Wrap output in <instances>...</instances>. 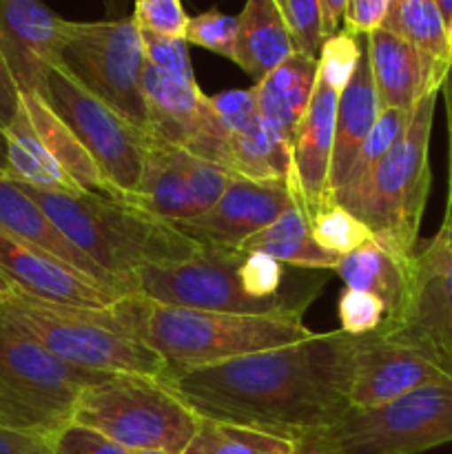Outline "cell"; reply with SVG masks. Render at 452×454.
<instances>
[{"label": "cell", "instance_id": "1", "mask_svg": "<svg viewBox=\"0 0 452 454\" xmlns=\"http://www.w3.org/2000/svg\"><path fill=\"white\" fill-rule=\"evenodd\" d=\"M357 337L344 331L168 375L164 384L202 419L301 442L350 411Z\"/></svg>", "mask_w": 452, "mask_h": 454}, {"label": "cell", "instance_id": "2", "mask_svg": "<svg viewBox=\"0 0 452 454\" xmlns=\"http://www.w3.org/2000/svg\"><path fill=\"white\" fill-rule=\"evenodd\" d=\"M22 186V184H20ZM75 248L133 293V273L173 266L204 251V244L168 222L122 200L93 193H56L22 186Z\"/></svg>", "mask_w": 452, "mask_h": 454}, {"label": "cell", "instance_id": "3", "mask_svg": "<svg viewBox=\"0 0 452 454\" xmlns=\"http://www.w3.org/2000/svg\"><path fill=\"white\" fill-rule=\"evenodd\" d=\"M115 310L124 326L164 359L168 375L295 344L313 335L301 319L184 309L142 295L124 297Z\"/></svg>", "mask_w": 452, "mask_h": 454}, {"label": "cell", "instance_id": "4", "mask_svg": "<svg viewBox=\"0 0 452 454\" xmlns=\"http://www.w3.org/2000/svg\"><path fill=\"white\" fill-rule=\"evenodd\" d=\"M0 319L38 341L62 362L97 375H140L162 380L167 364L122 324L120 313L74 309L34 300L0 278Z\"/></svg>", "mask_w": 452, "mask_h": 454}, {"label": "cell", "instance_id": "5", "mask_svg": "<svg viewBox=\"0 0 452 454\" xmlns=\"http://www.w3.org/2000/svg\"><path fill=\"white\" fill-rule=\"evenodd\" d=\"M439 91L428 93L412 109L410 122L397 145L370 176L331 200L353 213L372 239L399 257H412L419 247V226L430 193V133Z\"/></svg>", "mask_w": 452, "mask_h": 454}, {"label": "cell", "instance_id": "6", "mask_svg": "<svg viewBox=\"0 0 452 454\" xmlns=\"http://www.w3.org/2000/svg\"><path fill=\"white\" fill-rule=\"evenodd\" d=\"M105 377L62 362L0 319V428L53 442L74 424L84 390Z\"/></svg>", "mask_w": 452, "mask_h": 454}, {"label": "cell", "instance_id": "7", "mask_svg": "<svg viewBox=\"0 0 452 454\" xmlns=\"http://www.w3.org/2000/svg\"><path fill=\"white\" fill-rule=\"evenodd\" d=\"M74 424L97 430L129 452L182 454L198 430L199 417L162 380L106 375L84 390Z\"/></svg>", "mask_w": 452, "mask_h": 454}, {"label": "cell", "instance_id": "8", "mask_svg": "<svg viewBox=\"0 0 452 454\" xmlns=\"http://www.w3.org/2000/svg\"><path fill=\"white\" fill-rule=\"evenodd\" d=\"M35 93L74 131L120 198L136 204L153 136L87 91L60 65L44 71Z\"/></svg>", "mask_w": 452, "mask_h": 454}, {"label": "cell", "instance_id": "9", "mask_svg": "<svg viewBox=\"0 0 452 454\" xmlns=\"http://www.w3.org/2000/svg\"><path fill=\"white\" fill-rule=\"evenodd\" d=\"M339 454H419L452 442V380L421 386L377 408H350L315 434Z\"/></svg>", "mask_w": 452, "mask_h": 454}, {"label": "cell", "instance_id": "10", "mask_svg": "<svg viewBox=\"0 0 452 454\" xmlns=\"http://www.w3.org/2000/svg\"><path fill=\"white\" fill-rule=\"evenodd\" d=\"M60 67L87 91L149 131V109L142 93L144 49L133 18L65 25Z\"/></svg>", "mask_w": 452, "mask_h": 454}, {"label": "cell", "instance_id": "11", "mask_svg": "<svg viewBox=\"0 0 452 454\" xmlns=\"http://www.w3.org/2000/svg\"><path fill=\"white\" fill-rule=\"evenodd\" d=\"M244 251L207 247L199 255L173 266H151L133 273V293L160 304L235 315L301 319V310L253 300L239 279Z\"/></svg>", "mask_w": 452, "mask_h": 454}, {"label": "cell", "instance_id": "12", "mask_svg": "<svg viewBox=\"0 0 452 454\" xmlns=\"http://www.w3.org/2000/svg\"><path fill=\"white\" fill-rule=\"evenodd\" d=\"M142 93L149 109L151 136L182 146L230 176L226 131L217 120L211 98L204 96L195 78L167 74L144 60Z\"/></svg>", "mask_w": 452, "mask_h": 454}, {"label": "cell", "instance_id": "13", "mask_svg": "<svg viewBox=\"0 0 452 454\" xmlns=\"http://www.w3.org/2000/svg\"><path fill=\"white\" fill-rule=\"evenodd\" d=\"M233 176L186 149L151 137L140 195L133 207L168 224L204 215L222 198Z\"/></svg>", "mask_w": 452, "mask_h": 454}, {"label": "cell", "instance_id": "14", "mask_svg": "<svg viewBox=\"0 0 452 454\" xmlns=\"http://www.w3.org/2000/svg\"><path fill=\"white\" fill-rule=\"evenodd\" d=\"M452 380V371L428 348L397 331L377 328L357 337L350 408H377L421 386Z\"/></svg>", "mask_w": 452, "mask_h": 454}, {"label": "cell", "instance_id": "15", "mask_svg": "<svg viewBox=\"0 0 452 454\" xmlns=\"http://www.w3.org/2000/svg\"><path fill=\"white\" fill-rule=\"evenodd\" d=\"M379 328L428 346L452 371V211H446L434 238L417 247L401 317Z\"/></svg>", "mask_w": 452, "mask_h": 454}, {"label": "cell", "instance_id": "16", "mask_svg": "<svg viewBox=\"0 0 452 454\" xmlns=\"http://www.w3.org/2000/svg\"><path fill=\"white\" fill-rule=\"evenodd\" d=\"M0 278L16 291L74 309L111 310L124 300V293L80 273L58 257L20 242L0 231Z\"/></svg>", "mask_w": 452, "mask_h": 454}, {"label": "cell", "instance_id": "17", "mask_svg": "<svg viewBox=\"0 0 452 454\" xmlns=\"http://www.w3.org/2000/svg\"><path fill=\"white\" fill-rule=\"evenodd\" d=\"M291 207H295V198L286 182L233 177L213 208L173 226L204 247L239 251L246 239L273 224Z\"/></svg>", "mask_w": 452, "mask_h": 454}, {"label": "cell", "instance_id": "18", "mask_svg": "<svg viewBox=\"0 0 452 454\" xmlns=\"http://www.w3.org/2000/svg\"><path fill=\"white\" fill-rule=\"evenodd\" d=\"M65 18L43 0H0V51L20 93H35L44 71L60 65Z\"/></svg>", "mask_w": 452, "mask_h": 454}, {"label": "cell", "instance_id": "19", "mask_svg": "<svg viewBox=\"0 0 452 454\" xmlns=\"http://www.w3.org/2000/svg\"><path fill=\"white\" fill-rule=\"evenodd\" d=\"M339 93L317 78L313 98L297 127L291 155V189L295 204L306 217L331 200V160L335 145V115Z\"/></svg>", "mask_w": 452, "mask_h": 454}, {"label": "cell", "instance_id": "20", "mask_svg": "<svg viewBox=\"0 0 452 454\" xmlns=\"http://www.w3.org/2000/svg\"><path fill=\"white\" fill-rule=\"evenodd\" d=\"M368 58L381 109L412 111L433 91H441L450 65L433 60L421 49L388 29L366 35Z\"/></svg>", "mask_w": 452, "mask_h": 454}, {"label": "cell", "instance_id": "21", "mask_svg": "<svg viewBox=\"0 0 452 454\" xmlns=\"http://www.w3.org/2000/svg\"><path fill=\"white\" fill-rule=\"evenodd\" d=\"M0 231L12 235V238L20 239V242L40 248V251L49 253V255L58 257V260L74 266L80 273L89 275V278L124 293L127 297L131 295L129 288L120 279L105 273L80 248H75L62 235V231L53 224L51 217L40 208V204L25 193V189L20 184H16L12 180H4V177L0 180Z\"/></svg>", "mask_w": 452, "mask_h": 454}, {"label": "cell", "instance_id": "22", "mask_svg": "<svg viewBox=\"0 0 452 454\" xmlns=\"http://www.w3.org/2000/svg\"><path fill=\"white\" fill-rule=\"evenodd\" d=\"M379 114L381 102L379 96H377L370 58H368L366 49V35H363V49L357 69H355L353 78H350V82L346 84L344 91L339 93V100H337L335 145H332L331 180H328L331 193L344 184L346 176H348L363 140L375 127Z\"/></svg>", "mask_w": 452, "mask_h": 454}, {"label": "cell", "instance_id": "23", "mask_svg": "<svg viewBox=\"0 0 452 454\" xmlns=\"http://www.w3.org/2000/svg\"><path fill=\"white\" fill-rule=\"evenodd\" d=\"M315 84H317V58L295 51L253 87L260 115L291 149V155L297 127L308 109Z\"/></svg>", "mask_w": 452, "mask_h": 454}, {"label": "cell", "instance_id": "24", "mask_svg": "<svg viewBox=\"0 0 452 454\" xmlns=\"http://www.w3.org/2000/svg\"><path fill=\"white\" fill-rule=\"evenodd\" d=\"M412 257L394 255L370 239L341 257L335 270L344 279L346 288L375 295L386 309L384 324H394L401 317L410 295Z\"/></svg>", "mask_w": 452, "mask_h": 454}, {"label": "cell", "instance_id": "25", "mask_svg": "<svg viewBox=\"0 0 452 454\" xmlns=\"http://www.w3.org/2000/svg\"><path fill=\"white\" fill-rule=\"evenodd\" d=\"M295 53L291 29L275 0H246L238 16V47L235 65L246 71L255 82L277 69Z\"/></svg>", "mask_w": 452, "mask_h": 454}, {"label": "cell", "instance_id": "26", "mask_svg": "<svg viewBox=\"0 0 452 454\" xmlns=\"http://www.w3.org/2000/svg\"><path fill=\"white\" fill-rule=\"evenodd\" d=\"M20 105L25 106L35 133H38L40 140L44 142L49 153L56 158V162L69 173L71 180H74L84 193L122 200L118 195V191L106 182V177L102 176L96 160H93L91 155H89V151L80 145V140L74 136V131L49 109V105L38 96V93H20Z\"/></svg>", "mask_w": 452, "mask_h": 454}, {"label": "cell", "instance_id": "27", "mask_svg": "<svg viewBox=\"0 0 452 454\" xmlns=\"http://www.w3.org/2000/svg\"><path fill=\"white\" fill-rule=\"evenodd\" d=\"M7 131V177L16 184L31 189L56 191V193H84L69 177V173L56 162L44 142L35 133L25 106H18Z\"/></svg>", "mask_w": 452, "mask_h": 454}, {"label": "cell", "instance_id": "28", "mask_svg": "<svg viewBox=\"0 0 452 454\" xmlns=\"http://www.w3.org/2000/svg\"><path fill=\"white\" fill-rule=\"evenodd\" d=\"M244 253H266L279 264L308 270H335L341 257L323 251L310 233L306 213L300 207H291L257 235L242 244Z\"/></svg>", "mask_w": 452, "mask_h": 454}, {"label": "cell", "instance_id": "29", "mask_svg": "<svg viewBox=\"0 0 452 454\" xmlns=\"http://www.w3.org/2000/svg\"><path fill=\"white\" fill-rule=\"evenodd\" d=\"M226 140L230 176L257 182H288L291 149L260 114L242 127L229 129Z\"/></svg>", "mask_w": 452, "mask_h": 454}, {"label": "cell", "instance_id": "30", "mask_svg": "<svg viewBox=\"0 0 452 454\" xmlns=\"http://www.w3.org/2000/svg\"><path fill=\"white\" fill-rule=\"evenodd\" d=\"M381 29L401 35L433 60L452 65L448 58L446 20L434 0H390Z\"/></svg>", "mask_w": 452, "mask_h": 454}, {"label": "cell", "instance_id": "31", "mask_svg": "<svg viewBox=\"0 0 452 454\" xmlns=\"http://www.w3.org/2000/svg\"><path fill=\"white\" fill-rule=\"evenodd\" d=\"M292 450L295 443L282 437L199 417L198 430L182 454H292Z\"/></svg>", "mask_w": 452, "mask_h": 454}, {"label": "cell", "instance_id": "32", "mask_svg": "<svg viewBox=\"0 0 452 454\" xmlns=\"http://www.w3.org/2000/svg\"><path fill=\"white\" fill-rule=\"evenodd\" d=\"M308 224L315 242L337 257L348 255L372 239L368 226L332 200L310 213Z\"/></svg>", "mask_w": 452, "mask_h": 454}, {"label": "cell", "instance_id": "33", "mask_svg": "<svg viewBox=\"0 0 452 454\" xmlns=\"http://www.w3.org/2000/svg\"><path fill=\"white\" fill-rule=\"evenodd\" d=\"M410 115L412 111L381 109L375 127H372V131L368 133V137L363 140L362 149H359L357 158H355L353 167H350L348 176H346L344 184H341L337 191H332V193L350 191L355 189V186L362 184V182L370 176L372 168H375L377 164L388 155V151L397 145V140L403 136L408 122H410Z\"/></svg>", "mask_w": 452, "mask_h": 454}, {"label": "cell", "instance_id": "34", "mask_svg": "<svg viewBox=\"0 0 452 454\" xmlns=\"http://www.w3.org/2000/svg\"><path fill=\"white\" fill-rule=\"evenodd\" d=\"M362 49V38L346 34V31H337L322 44V51L317 58V78L331 89H335L337 93H341L357 69Z\"/></svg>", "mask_w": 452, "mask_h": 454}, {"label": "cell", "instance_id": "35", "mask_svg": "<svg viewBox=\"0 0 452 454\" xmlns=\"http://www.w3.org/2000/svg\"><path fill=\"white\" fill-rule=\"evenodd\" d=\"M184 40L195 47L208 49V51L235 60V47H238V18L222 13L220 9H208L199 16L189 18Z\"/></svg>", "mask_w": 452, "mask_h": 454}, {"label": "cell", "instance_id": "36", "mask_svg": "<svg viewBox=\"0 0 452 454\" xmlns=\"http://www.w3.org/2000/svg\"><path fill=\"white\" fill-rule=\"evenodd\" d=\"M284 18L291 29L295 51L319 58L322 44L326 43L322 22V0H286Z\"/></svg>", "mask_w": 452, "mask_h": 454}, {"label": "cell", "instance_id": "37", "mask_svg": "<svg viewBox=\"0 0 452 454\" xmlns=\"http://www.w3.org/2000/svg\"><path fill=\"white\" fill-rule=\"evenodd\" d=\"M133 22L137 29L162 38H184L189 16L180 0H136Z\"/></svg>", "mask_w": 452, "mask_h": 454}, {"label": "cell", "instance_id": "38", "mask_svg": "<svg viewBox=\"0 0 452 454\" xmlns=\"http://www.w3.org/2000/svg\"><path fill=\"white\" fill-rule=\"evenodd\" d=\"M337 313H339L341 331L353 337L370 335L386 319L384 304L370 293L355 291V288H346L341 293Z\"/></svg>", "mask_w": 452, "mask_h": 454}, {"label": "cell", "instance_id": "39", "mask_svg": "<svg viewBox=\"0 0 452 454\" xmlns=\"http://www.w3.org/2000/svg\"><path fill=\"white\" fill-rule=\"evenodd\" d=\"M142 34V49H144V60L167 74L182 75V78H195L193 65L189 58V43L184 38H162V35Z\"/></svg>", "mask_w": 452, "mask_h": 454}, {"label": "cell", "instance_id": "40", "mask_svg": "<svg viewBox=\"0 0 452 454\" xmlns=\"http://www.w3.org/2000/svg\"><path fill=\"white\" fill-rule=\"evenodd\" d=\"M53 454H131L120 443L111 442L97 430L80 424H69L51 442Z\"/></svg>", "mask_w": 452, "mask_h": 454}, {"label": "cell", "instance_id": "41", "mask_svg": "<svg viewBox=\"0 0 452 454\" xmlns=\"http://www.w3.org/2000/svg\"><path fill=\"white\" fill-rule=\"evenodd\" d=\"M390 0H348L344 9V25L346 34H353L357 38L381 29L386 16H388Z\"/></svg>", "mask_w": 452, "mask_h": 454}, {"label": "cell", "instance_id": "42", "mask_svg": "<svg viewBox=\"0 0 452 454\" xmlns=\"http://www.w3.org/2000/svg\"><path fill=\"white\" fill-rule=\"evenodd\" d=\"M0 454H53V446L43 437L0 428Z\"/></svg>", "mask_w": 452, "mask_h": 454}, {"label": "cell", "instance_id": "43", "mask_svg": "<svg viewBox=\"0 0 452 454\" xmlns=\"http://www.w3.org/2000/svg\"><path fill=\"white\" fill-rule=\"evenodd\" d=\"M18 106H20V91H18L16 80H13L3 51H0V124L3 127L12 122Z\"/></svg>", "mask_w": 452, "mask_h": 454}, {"label": "cell", "instance_id": "44", "mask_svg": "<svg viewBox=\"0 0 452 454\" xmlns=\"http://www.w3.org/2000/svg\"><path fill=\"white\" fill-rule=\"evenodd\" d=\"M443 105H446V127H448V200L446 211H452V65L448 69L446 80L441 84Z\"/></svg>", "mask_w": 452, "mask_h": 454}, {"label": "cell", "instance_id": "45", "mask_svg": "<svg viewBox=\"0 0 452 454\" xmlns=\"http://www.w3.org/2000/svg\"><path fill=\"white\" fill-rule=\"evenodd\" d=\"M348 0H322V22H323V35L331 38L339 31L341 18H344V9Z\"/></svg>", "mask_w": 452, "mask_h": 454}, {"label": "cell", "instance_id": "46", "mask_svg": "<svg viewBox=\"0 0 452 454\" xmlns=\"http://www.w3.org/2000/svg\"><path fill=\"white\" fill-rule=\"evenodd\" d=\"M292 454H339V452H335V450H332V448H328L326 443L322 442V439H317L313 434V437L301 439V442H297Z\"/></svg>", "mask_w": 452, "mask_h": 454}, {"label": "cell", "instance_id": "47", "mask_svg": "<svg viewBox=\"0 0 452 454\" xmlns=\"http://www.w3.org/2000/svg\"><path fill=\"white\" fill-rule=\"evenodd\" d=\"M7 177V131L0 124V180Z\"/></svg>", "mask_w": 452, "mask_h": 454}, {"label": "cell", "instance_id": "48", "mask_svg": "<svg viewBox=\"0 0 452 454\" xmlns=\"http://www.w3.org/2000/svg\"><path fill=\"white\" fill-rule=\"evenodd\" d=\"M434 3H437L439 12H441L443 20H446V25H448V22L452 20V0H434Z\"/></svg>", "mask_w": 452, "mask_h": 454}, {"label": "cell", "instance_id": "49", "mask_svg": "<svg viewBox=\"0 0 452 454\" xmlns=\"http://www.w3.org/2000/svg\"><path fill=\"white\" fill-rule=\"evenodd\" d=\"M446 43H448V58L452 62V20L446 25Z\"/></svg>", "mask_w": 452, "mask_h": 454}, {"label": "cell", "instance_id": "50", "mask_svg": "<svg viewBox=\"0 0 452 454\" xmlns=\"http://www.w3.org/2000/svg\"><path fill=\"white\" fill-rule=\"evenodd\" d=\"M131 454H173V452H167V450H140V452H131Z\"/></svg>", "mask_w": 452, "mask_h": 454}, {"label": "cell", "instance_id": "51", "mask_svg": "<svg viewBox=\"0 0 452 454\" xmlns=\"http://www.w3.org/2000/svg\"><path fill=\"white\" fill-rule=\"evenodd\" d=\"M275 3H277V7L284 12V7H286V0H275Z\"/></svg>", "mask_w": 452, "mask_h": 454}, {"label": "cell", "instance_id": "52", "mask_svg": "<svg viewBox=\"0 0 452 454\" xmlns=\"http://www.w3.org/2000/svg\"><path fill=\"white\" fill-rule=\"evenodd\" d=\"M0 306H3V286H0Z\"/></svg>", "mask_w": 452, "mask_h": 454}]
</instances>
